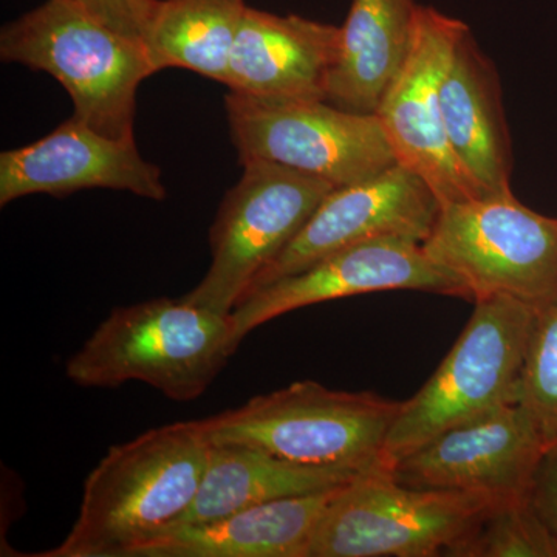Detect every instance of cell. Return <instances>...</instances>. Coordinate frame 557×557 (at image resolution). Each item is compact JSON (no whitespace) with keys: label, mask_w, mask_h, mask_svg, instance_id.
I'll return each mask as SVG.
<instances>
[{"label":"cell","mask_w":557,"mask_h":557,"mask_svg":"<svg viewBox=\"0 0 557 557\" xmlns=\"http://www.w3.org/2000/svg\"><path fill=\"white\" fill-rule=\"evenodd\" d=\"M87 189L126 190L163 201L168 190L161 171L121 141L72 116L32 145L0 153V207L22 197H65Z\"/></svg>","instance_id":"5bb4252c"},{"label":"cell","mask_w":557,"mask_h":557,"mask_svg":"<svg viewBox=\"0 0 557 557\" xmlns=\"http://www.w3.org/2000/svg\"><path fill=\"white\" fill-rule=\"evenodd\" d=\"M245 0H159L146 30V49L157 72L186 69L226 84Z\"/></svg>","instance_id":"ffe728a7"},{"label":"cell","mask_w":557,"mask_h":557,"mask_svg":"<svg viewBox=\"0 0 557 557\" xmlns=\"http://www.w3.org/2000/svg\"><path fill=\"white\" fill-rule=\"evenodd\" d=\"M547 448L533 418L515 403L443 432L388 474L420 490L527 497Z\"/></svg>","instance_id":"7c38bea8"},{"label":"cell","mask_w":557,"mask_h":557,"mask_svg":"<svg viewBox=\"0 0 557 557\" xmlns=\"http://www.w3.org/2000/svg\"><path fill=\"white\" fill-rule=\"evenodd\" d=\"M0 58L53 76L73 116L121 141H135L137 91L157 73L141 39L102 24L73 0H46L0 32Z\"/></svg>","instance_id":"3957f363"},{"label":"cell","mask_w":557,"mask_h":557,"mask_svg":"<svg viewBox=\"0 0 557 557\" xmlns=\"http://www.w3.org/2000/svg\"><path fill=\"white\" fill-rule=\"evenodd\" d=\"M467 30V22L434 7H418L408 57L375 112L397 163L423 178L442 207L485 197L450 149L440 97L458 40Z\"/></svg>","instance_id":"30bf717a"},{"label":"cell","mask_w":557,"mask_h":557,"mask_svg":"<svg viewBox=\"0 0 557 557\" xmlns=\"http://www.w3.org/2000/svg\"><path fill=\"white\" fill-rule=\"evenodd\" d=\"M401 403L306 380L200 421L212 446H245L293 463L368 474L384 472V443Z\"/></svg>","instance_id":"277c9868"},{"label":"cell","mask_w":557,"mask_h":557,"mask_svg":"<svg viewBox=\"0 0 557 557\" xmlns=\"http://www.w3.org/2000/svg\"><path fill=\"white\" fill-rule=\"evenodd\" d=\"M339 49L336 25L248 7L225 86L258 100L325 101Z\"/></svg>","instance_id":"9a60e30c"},{"label":"cell","mask_w":557,"mask_h":557,"mask_svg":"<svg viewBox=\"0 0 557 557\" xmlns=\"http://www.w3.org/2000/svg\"><path fill=\"white\" fill-rule=\"evenodd\" d=\"M528 498L539 518L557 539V443L548 446L539 461Z\"/></svg>","instance_id":"cb8c5ba5"},{"label":"cell","mask_w":557,"mask_h":557,"mask_svg":"<svg viewBox=\"0 0 557 557\" xmlns=\"http://www.w3.org/2000/svg\"><path fill=\"white\" fill-rule=\"evenodd\" d=\"M73 2L113 30L141 40L159 5V0H73Z\"/></svg>","instance_id":"603a6c76"},{"label":"cell","mask_w":557,"mask_h":557,"mask_svg":"<svg viewBox=\"0 0 557 557\" xmlns=\"http://www.w3.org/2000/svg\"><path fill=\"white\" fill-rule=\"evenodd\" d=\"M418 7L417 0H351L325 101L350 112H376L408 57Z\"/></svg>","instance_id":"ac0fdd59"},{"label":"cell","mask_w":557,"mask_h":557,"mask_svg":"<svg viewBox=\"0 0 557 557\" xmlns=\"http://www.w3.org/2000/svg\"><path fill=\"white\" fill-rule=\"evenodd\" d=\"M520 405L548 446L557 443V302L534 310L520 380Z\"/></svg>","instance_id":"7402d4cb"},{"label":"cell","mask_w":557,"mask_h":557,"mask_svg":"<svg viewBox=\"0 0 557 557\" xmlns=\"http://www.w3.org/2000/svg\"><path fill=\"white\" fill-rule=\"evenodd\" d=\"M440 97L450 149L483 196L511 194L515 160L500 76L471 30L458 40Z\"/></svg>","instance_id":"2e32d148"},{"label":"cell","mask_w":557,"mask_h":557,"mask_svg":"<svg viewBox=\"0 0 557 557\" xmlns=\"http://www.w3.org/2000/svg\"><path fill=\"white\" fill-rule=\"evenodd\" d=\"M454 557H557V539L530 498H505L456 549Z\"/></svg>","instance_id":"44dd1931"},{"label":"cell","mask_w":557,"mask_h":557,"mask_svg":"<svg viewBox=\"0 0 557 557\" xmlns=\"http://www.w3.org/2000/svg\"><path fill=\"white\" fill-rule=\"evenodd\" d=\"M440 208L431 186L398 163L373 177L332 189L298 236L263 270L251 292L362 242L394 237L423 244Z\"/></svg>","instance_id":"4fadbf2b"},{"label":"cell","mask_w":557,"mask_h":557,"mask_svg":"<svg viewBox=\"0 0 557 557\" xmlns=\"http://www.w3.org/2000/svg\"><path fill=\"white\" fill-rule=\"evenodd\" d=\"M533 318L534 309L508 296L475 300L434 375L401 403L384 443V472L443 432L519 403Z\"/></svg>","instance_id":"5b68a950"},{"label":"cell","mask_w":557,"mask_h":557,"mask_svg":"<svg viewBox=\"0 0 557 557\" xmlns=\"http://www.w3.org/2000/svg\"><path fill=\"white\" fill-rule=\"evenodd\" d=\"M230 137L239 161H270L335 188L373 177L397 164L376 113L327 101H269L230 91Z\"/></svg>","instance_id":"9c48e42d"},{"label":"cell","mask_w":557,"mask_h":557,"mask_svg":"<svg viewBox=\"0 0 557 557\" xmlns=\"http://www.w3.org/2000/svg\"><path fill=\"white\" fill-rule=\"evenodd\" d=\"M397 289L435 293L472 302L461 281L429 258L418 242L394 237L362 242L245 296L231 313L234 346L239 348L249 333L292 311Z\"/></svg>","instance_id":"8fae6325"},{"label":"cell","mask_w":557,"mask_h":557,"mask_svg":"<svg viewBox=\"0 0 557 557\" xmlns=\"http://www.w3.org/2000/svg\"><path fill=\"white\" fill-rule=\"evenodd\" d=\"M359 475L346 468L293 463L245 446H212L199 493L171 528L196 525L281 498L332 490Z\"/></svg>","instance_id":"d6986e66"},{"label":"cell","mask_w":557,"mask_h":557,"mask_svg":"<svg viewBox=\"0 0 557 557\" xmlns=\"http://www.w3.org/2000/svg\"><path fill=\"white\" fill-rule=\"evenodd\" d=\"M231 314L185 298L116 307L65 362L76 386L148 384L177 403L200 398L236 354Z\"/></svg>","instance_id":"7a4b0ae2"},{"label":"cell","mask_w":557,"mask_h":557,"mask_svg":"<svg viewBox=\"0 0 557 557\" xmlns=\"http://www.w3.org/2000/svg\"><path fill=\"white\" fill-rule=\"evenodd\" d=\"M343 486L170 528L126 557H309L319 523Z\"/></svg>","instance_id":"e0dca14e"},{"label":"cell","mask_w":557,"mask_h":557,"mask_svg":"<svg viewBox=\"0 0 557 557\" xmlns=\"http://www.w3.org/2000/svg\"><path fill=\"white\" fill-rule=\"evenodd\" d=\"M203 424L178 421L112 446L84 482L78 518L38 557H126L190 507L207 471Z\"/></svg>","instance_id":"6da1fadb"},{"label":"cell","mask_w":557,"mask_h":557,"mask_svg":"<svg viewBox=\"0 0 557 557\" xmlns=\"http://www.w3.org/2000/svg\"><path fill=\"white\" fill-rule=\"evenodd\" d=\"M424 251L471 295L508 296L541 309L557 302V218L539 214L515 194L440 208Z\"/></svg>","instance_id":"8992f818"},{"label":"cell","mask_w":557,"mask_h":557,"mask_svg":"<svg viewBox=\"0 0 557 557\" xmlns=\"http://www.w3.org/2000/svg\"><path fill=\"white\" fill-rule=\"evenodd\" d=\"M505 498L420 490L388 472L361 474L341 487L319 523L309 557L454 556Z\"/></svg>","instance_id":"52a82bcc"},{"label":"cell","mask_w":557,"mask_h":557,"mask_svg":"<svg viewBox=\"0 0 557 557\" xmlns=\"http://www.w3.org/2000/svg\"><path fill=\"white\" fill-rule=\"evenodd\" d=\"M209 230L211 265L183 298L231 314L335 186L270 161L242 163Z\"/></svg>","instance_id":"ba28073f"}]
</instances>
